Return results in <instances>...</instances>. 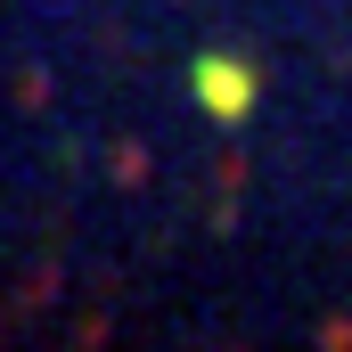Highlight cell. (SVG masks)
Wrapping results in <instances>:
<instances>
[{"label": "cell", "instance_id": "obj_1", "mask_svg": "<svg viewBox=\"0 0 352 352\" xmlns=\"http://www.w3.org/2000/svg\"><path fill=\"white\" fill-rule=\"evenodd\" d=\"M188 90H197V107H205L213 123H246V115L263 107V66L238 58V50H205V58L188 66Z\"/></svg>", "mask_w": 352, "mask_h": 352}]
</instances>
